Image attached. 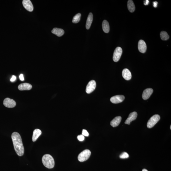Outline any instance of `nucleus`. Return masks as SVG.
<instances>
[{
	"label": "nucleus",
	"mask_w": 171,
	"mask_h": 171,
	"mask_svg": "<svg viewBox=\"0 0 171 171\" xmlns=\"http://www.w3.org/2000/svg\"><path fill=\"white\" fill-rule=\"evenodd\" d=\"M11 138L16 153L19 156H22L24 153V148L20 135L17 132H14L11 135Z\"/></svg>",
	"instance_id": "1"
},
{
	"label": "nucleus",
	"mask_w": 171,
	"mask_h": 171,
	"mask_svg": "<svg viewBox=\"0 0 171 171\" xmlns=\"http://www.w3.org/2000/svg\"><path fill=\"white\" fill-rule=\"evenodd\" d=\"M42 161L44 166L48 168H53L55 166L54 160L50 154L44 155L42 158Z\"/></svg>",
	"instance_id": "2"
},
{
	"label": "nucleus",
	"mask_w": 171,
	"mask_h": 171,
	"mask_svg": "<svg viewBox=\"0 0 171 171\" xmlns=\"http://www.w3.org/2000/svg\"><path fill=\"white\" fill-rule=\"evenodd\" d=\"M91 152L89 150L86 149L82 152L78 157V160L81 162H83L87 160L89 158Z\"/></svg>",
	"instance_id": "3"
},
{
	"label": "nucleus",
	"mask_w": 171,
	"mask_h": 171,
	"mask_svg": "<svg viewBox=\"0 0 171 171\" xmlns=\"http://www.w3.org/2000/svg\"><path fill=\"white\" fill-rule=\"evenodd\" d=\"M160 119V116L155 114L151 117L147 123V127L149 128L153 127L157 123Z\"/></svg>",
	"instance_id": "4"
},
{
	"label": "nucleus",
	"mask_w": 171,
	"mask_h": 171,
	"mask_svg": "<svg viewBox=\"0 0 171 171\" xmlns=\"http://www.w3.org/2000/svg\"><path fill=\"white\" fill-rule=\"evenodd\" d=\"M122 53V50L120 47H117L113 54V60L114 62H118L120 59Z\"/></svg>",
	"instance_id": "5"
},
{
	"label": "nucleus",
	"mask_w": 171,
	"mask_h": 171,
	"mask_svg": "<svg viewBox=\"0 0 171 171\" xmlns=\"http://www.w3.org/2000/svg\"><path fill=\"white\" fill-rule=\"evenodd\" d=\"M96 83L95 81L91 80L89 82L86 86V92L87 93H90L93 92L95 89Z\"/></svg>",
	"instance_id": "6"
},
{
	"label": "nucleus",
	"mask_w": 171,
	"mask_h": 171,
	"mask_svg": "<svg viewBox=\"0 0 171 171\" xmlns=\"http://www.w3.org/2000/svg\"><path fill=\"white\" fill-rule=\"evenodd\" d=\"M3 104L5 107L8 108L14 107L16 105V102L13 99L7 98L4 99Z\"/></svg>",
	"instance_id": "7"
},
{
	"label": "nucleus",
	"mask_w": 171,
	"mask_h": 171,
	"mask_svg": "<svg viewBox=\"0 0 171 171\" xmlns=\"http://www.w3.org/2000/svg\"><path fill=\"white\" fill-rule=\"evenodd\" d=\"M125 98V97L123 95H115L111 98L110 101L113 103H119L123 101Z\"/></svg>",
	"instance_id": "8"
},
{
	"label": "nucleus",
	"mask_w": 171,
	"mask_h": 171,
	"mask_svg": "<svg viewBox=\"0 0 171 171\" xmlns=\"http://www.w3.org/2000/svg\"><path fill=\"white\" fill-rule=\"evenodd\" d=\"M138 48L139 52L143 53L146 52L147 50V46L144 41L142 40L139 41Z\"/></svg>",
	"instance_id": "9"
},
{
	"label": "nucleus",
	"mask_w": 171,
	"mask_h": 171,
	"mask_svg": "<svg viewBox=\"0 0 171 171\" xmlns=\"http://www.w3.org/2000/svg\"><path fill=\"white\" fill-rule=\"evenodd\" d=\"M23 6L28 11H32L33 10V6L32 3L30 0H24L23 1Z\"/></svg>",
	"instance_id": "10"
},
{
	"label": "nucleus",
	"mask_w": 171,
	"mask_h": 171,
	"mask_svg": "<svg viewBox=\"0 0 171 171\" xmlns=\"http://www.w3.org/2000/svg\"><path fill=\"white\" fill-rule=\"evenodd\" d=\"M138 114L136 112H133L130 113L128 117L125 122V124L129 125L131 123L133 120H135L137 117Z\"/></svg>",
	"instance_id": "11"
},
{
	"label": "nucleus",
	"mask_w": 171,
	"mask_h": 171,
	"mask_svg": "<svg viewBox=\"0 0 171 171\" xmlns=\"http://www.w3.org/2000/svg\"><path fill=\"white\" fill-rule=\"evenodd\" d=\"M153 89L151 88L146 89L143 92L142 97L144 100H146L150 98L153 92Z\"/></svg>",
	"instance_id": "12"
},
{
	"label": "nucleus",
	"mask_w": 171,
	"mask_h": 171,
	"mask_svg": "<svg viewBox=\"0 0 171 171\" xmlns=\"http://www.w3.org/2000/svg\"><path fill=\"white\" fill-rule=\"evenodd\" d=\"M18 88L20 91L29 90L32 88V86L28 83H24L19 85Z\"/></svg>",
	"instance_id": "13"
},
{
	"label": "nucleus",
	"mask_w": 171,
	"mask_h": 171,
	"mask_svg": "<svg viewBox=\"0 0 171 171\" xmlns=\"http://www.w3.org/2000/svg\"><path fill=\"white\" fill-rule=\"evenodd\" d=\"M122 75L124 79L126 80H129L132 78L131 72L129 70L127 69H125L123 70Z\"/></svg>",
	"instance_id": "14"
},
{
	"label": "nucleus",
	"mask_w": 171,
	"mask_h": 171,
	"mask_svg": "<svg viewBox=\"0 0 171 171\" xmlns=\"http://www.w3.org/2000/svg\"><path fill=\"white\" fill-rule=\"evenodd\" d=\"M121 119V117L119 116L116 117L111 121L110 123L111 126L113 127H117L119 126V124L120 123Z\"/></svg>",
	"instance_id": "15"
},
{
	"label": "nucleus",
	"mask_w": 171,
	"mask_h": 171,
	"mask_svg": "<svg viewBox=\"0 0 171 171\" xmlns=\"http://www.w3.org/2000/svg\"><path fill=\"white\" fill-rule=\"evenodd\" d=\"M51 32L59 37H61L64 33V30L63 29L57 28L53 29Z\"/></svg>",
	"instance_id": "16"
},
{
	"label": "nucleus",
	"mask_w": 171,
	"mask_h": 171,
	"mask_svg": "<svg viewBox=\"0 0 171 171\" xmlns=\"http://www.w3.org/2000/svg\"><path fill=\"white\" fill-rule=\"evenodd\" d=\"M42 134L41 131L38 129H36L34 131L33 134L32 140L33 142L36 141L39 137Z\"/></svg>",
	"instance_id": "17"
},
{
	"label": "nucleus",
	"mask_w": 171,
	"mask_h": 171,
	"mask_svg": "<svg viewBox=\"0 0 171 171\" xmlns=\"http://www.w3.org/2000/svg\"><path fill=\"white\" fill-rule=\"evenodd\" d=\"M92 20H93V15L92 13H90L86 20V28L87 30H88L90 27Z\"/></svg>",
	"instance_id": "18"
},
{
	"label": "nucleus",
	"mask_w": 171,
	"mask_h": 171,
	"mask_svg": "<svg viewBox=\"0 0 171 171\" xmlns=\"http://www.w3.org/2000/svg\"><path fill=\"white\" fill-rule=\"evenodd\" d=\"M103 31L106 33H108L110 30V26L108 22L107 21L104 20L103 21L102 24Z\"/></svg>",
	"instance_id": "19"
},
{
	"label": "nucleus",
	"mask_w": 171,
	"mask_h": 171,
	"mask_svg": "<svg viewBox=\"0 0 171 171\" xmlns=\"http://www.w3.org/2000/svg\"><path fill=\"white\" fill-rule=\"evenodd\" d=\"M127 7L129 10L131 12L134 11L135 9V7L133 0H129L127 2Z\"/></svg>",
	"instance_id": "20"
},
{
	"label": "nucleus",
	"mask_w": 171,
	"mask_h": 171,
	"mask_svg": "<svg viewBox=\"0 0 171 171\" xmlns=\"http://www.w3.org/2000/svg\"><path fill=\"white\" fill-rule=\"evenodd\" d=\"M160 36L161 39L163 40H167L169 38V36L166 31H161L160 33Z\"/></svg>",
	"instance_id": "21"
},
{
	"label": "nucleus",
	"mask_w": 171,
	"mask_h": 171,
	"mask_svg": "<svg viewBox=\"0 0 171 171\" xmlns=\"http://www.w3.org/2000/svg\"><path fill=\"white\" fill-rule=\"evenodd\" d=\"M81 17V13H78L74 16L73 18L72 22L74 23H78L80 20Z\"/></svg>",
	"instance_id": "22"
},
{
	"label": "nucleus",
	"mask_w": 171,
	"mask_h": 171,
	"mask_svg": "<svg viewBox=\"0 0 171 171\" xmlns=\"http://www.w3.org/2000/svg\"><path fill=\"white\" fill-rule=\"evenodd\" d=\"M129 155L127 153L124 152L120 155L119 158L122 159H127L129 157Z\"/></svg>",
	"instance_id": "23"
},
{
	"label": "nucleus",
	"mask_w": 171,
	"mask_h": 171,
	"mask_svg": "<svg viewBox=\"0 0 171 171\" xmlns=\"http://www.w3.org/2000/svg\"><path fill=\"white\" fill-rule=\"evenodd\" d=\"M82 133V135L88 137V136L89 135L88 132L86 130H83Z\"/></svg>",
	"instance_id": "24"
},
{
	"label": "nucleus",
	"mask_w": 171,
	"mask_h": 171,
	"mask_svg": "<svg viewBox=\"0 0 171 171\" xmlns=\"http://www.w3.org/2000/svg\"><path fill=\"white\" fill-rule=\"evenodd\" d=\"M77 138L80 141H84V136H83L82 135H79L77 136Z\"/></svg>",
	"instance_id": "25"
},
{
	"label": "nucleus",
	"mask_w": 171,
	"mask_h": 171,
	"mask_svg": "<svg viewBox=\"0 0 171 171\" xmlns=\"http://www.w3.org/2000/svg\"><path fill=\"white\" fill-rule=\"evenodd\" d=\"M16 76H12V78L10 79V81L11 82H13L16 80Z\"/></svg>",
	"instance_id": "26"
},
{
	"label": "nucleus",
	"mask_w": 171,
	"mask_h": 171,
	"mask_svg": "<svg viewBox=\"0 0 171 171\" xmlns=\"http://www.w3.org/2000/svg\"><path fill=\"white\" fill-rule=\"evenodd\" d=\"M19 79L21 81H23L24 80V76L22 74H21L19 76Z\"/></svg>",
	"instance_id": "27"
},
{
	"label": "nucleus",
	"mask_w": 171,
	"mask_h": 171,
	"mask_svg": "<svg viewBox=\"0 0 171 171\" xmlns=\"http://www.w3.org/2000/svg\"><path fill=\"white\" fill-rule=\"evenodd\" d=\"M158 2L157 1H154L153 2V6L154 7H156L157 6Z\"/></svg>",
	"instance_id": "28"
},
{
	"label": "nucleus",
	"mask_w": 171,
	"mask_h": 171,
	"mask_svg": "<svg viewBox=\"0 0 171 171\" xmlns=\"http://www.w3.org/2000/svg\"><path fill=\"white\" fill-rule=\"evenodd\" d=\"M149 1L148 0H145L144 1V4L145 5H148L149 3Z\"/></svg>",
	"instance_id": "29"
},
{
	"label": "nucleus",
	"mask_w": 171,
	"mask_h": 171,
	"mask_svg": "<svg viewBox=\"0 0 171 171\" xmlns=\"http://www.w3.org/2000/svg\"><path fill=\"white\" fill-rule=\"evenodd\" d=\"M142 171H148L146 169H143L142 170Z\"/></svg>",
	"instance_id": "30"
},
{
	"label": "nucleus",
	"mask_w": 171,
	"mask_h": 171,
	"mask_svg": "<svg viewBox=\"0 0 171 171\" xmlns=\"http://www.w3.org/2000/svg\"><path fill=\"white\" fill-rule=\"evenodd\" d=\"M170 129L171 130V126H170Z\"/></svg>",
	"instance_id": "31"
}]
</instances>
